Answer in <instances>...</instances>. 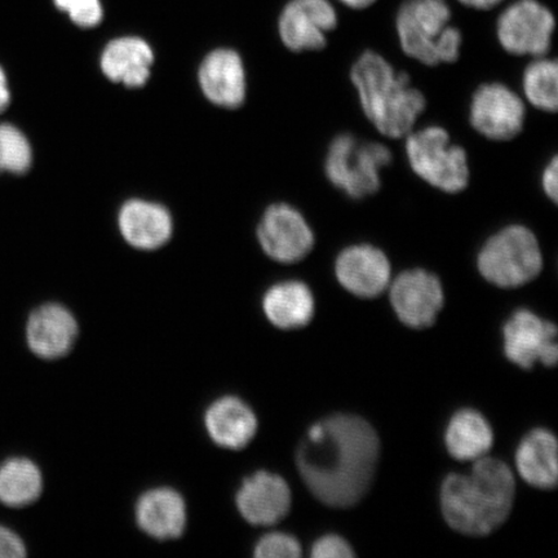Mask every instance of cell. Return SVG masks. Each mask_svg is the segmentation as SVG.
<instances>
[{"label": "cell", "mask_w": 558, "mask_h": 558, "mask_svg": "<svg viewBox=\"0 0 558 558\" xmlns=\"http://www.w3.org/2000/svg\"><path fill=\"white\" fill-rule=\"evenodd\" d=\"M80 326L74 314L58 303L38 306L27 318L25 337L31 352L40 360L54 361L73 351Z\"/></svg>", "instance_id": "cell-15"}, {"label": "cell", "mask_w": 558, "mask_h": 558, "mask_svg": "<svg viewBox=\"0 0 558 558\" xmlns=\"http://www.w3.org/2000/svg\"><path fill=\"white\" fill-rule=\"evenodd\" d=\"M351 78L368 121L389 138L408 136L427 101L411 87L407 73H397L380 54L367 51L352 68Z\"/></svg>", "instance_id": "cell-3"}, {"label": "cell", "mask_w": 558, "mask_h": 558, "mask_svg": "<svg viewBox=\"0 0 558 558\" xmlns=\"http://www.w3.org/2000/svg\"><path fill=\"white\" fill-rule=\"evenodd\" d=\"M523 94L536 109L556 113L558 107V68L555 60L538 58L522 78Z\"/></svg>", "instance_id": "cell-26"}, {"label": "cell", "mask_w": 558, "mask_h": 558, "mask_svg": "<svg viewBox=\"0 0 558 558\" xmlns=\"http://www.w3.org/2000/svg\"><path fill=\"white\" fill-rule=\"evenodd\" d=\"M135 520L138 529L153 539H179L187 525L186 501L172 487L149 488L136 500Z\"/></svg>", "instance_id": "cell-17"}, {"label": "cell", "mask_w": 558, "mask_h": 558, "mask_svg": "<svg viewBox=\"0 0 558 558\" xmlns=\"http://www.w3.org/2000/svg\"><path fill=\"white\" fill-rule=\"evenodd\" d=\"M263 311L271 325L295 330L308 325L314 314V298L303 282L277 283L263 298Z\"/></svg>", "instance_id": "cell-23"}, {"label": "cell", "mask_w": 558, "mask_h": 558, "mask_svg": "<svg viewBox=\"0 0 558 558\" xmlns=\"http://www.w3.org/2000/svg\"><path fill=\"white\" fill-rule=\"evenodd\" d=\"M506 357L522 368L530 369L536 362L553 367L558 360L557 327L527 310L512 314L505 325Z\"/></svg>", "instance_id": "cell-10"}, {"label": "cell", "mask_w": 558, "mask_h": 558, "mask_svg": "<svg viewBox=\"0 0 558 558\" xmlns=\"http://www.w3.org/2000/svg\"><path fill=\"white\" fill-rule=\"evenodd\" d=\"M314 558H351L353 549L338 535H326L314 543L312 549Z\"/></svg>", "instance_id": "cell-30"}, {"label": "cell", "mask_w": 558, "mask_h": 558, "mask_svg": "<svg viewBox=\"0 0 558 558\" xmlns=\"http://www.w3.org/2000/svg\"><path fill=\"white\" fill-rule=\"evenodd\" d=\"M254 555L257 558H298L302 556V546L295 536L276 532L256 543Z\"/></svg>", "instance_id": "cell-28"}, {"label": "cell", "mask_w": 558, "mask_h": 558, "mask_svg": "<svg viewBox=\"0 0 558 558\" xmlns=\"http://www.w3.org/2000/svg\"><path fill=\"white\" fill-rule=\"evenodd\" d=\"M201 87L219 107L239 108L246 96V78L240 56L229 50L209 53L199 70Z\"/></svg>", "instance_id": "cell-19"}, {"label": "cell", "mask_w": 558, "mask_h": 558, "mask_svg": "<svg viewBox=\"0 0 558 558\" xmlns=\"http://www.w3.org/2000/svg\"><path fill=\"white\" fill-rule=\"evenodd\" d=\"M525 105L520 96L501 83L483 85L472 97V128L495 142H507L518 136L525 124Z\"/></svg>", "instance_id": "cell-9"}, {"label": "cell", "mask_w": 558, "mask_h": 558, "mask_svg": "<svg viewBox=\"0 0 558 558\" xmlns=\"http://www.w3.org/2000/svg\"><path fill=\"white\" fill-rule=\"evenodd\" d=\"M335 275L351 294L372 299L379 296L388 288L390 263L378 247L355 244L341 251L335 263Z\"/></svg>", "instance_id": "cell-16"}, {"label": "cell", "mask_w": 558, "mask_h": 558, "mask_svg": "<svg viewBox=\"0 0 558 558\" xmlns=\"http://www.w3.org/2000/svg\"><path fill=\"white\" fill-rule=\"evenodd\" d=\"M26 556V546L21 536L10 527L0 525V558H21Z\"/></svg>", "instance_id": "cell-31"}, {"label": "cell", "mask_w": 558, "mask_h": 558, "mask_svg": "<svg viewBox=\"0 0 558 558\" xmlns=\"http://www.w3.org/2000/svg\"><path fill=\"white\" fill-rule=\"evenodd\" d=\"M407 155L411 169L436 190L456 194L470 183L469 157L462 146L452 145L448 131L437 125L410 132Z\"/></svg>", "instance_id": "cell-7"}, {"label": "cell", "mask_w": 558, "mask_h": 558, "mask_svg": "<svg viewBox=\"0 0 558 558\" xmlns=\"http://www.w3.org/2000/svg\"><path fill=\"white\" fill-rule=\"evenodd\" d=\"M340 2L351 7V9L362 10L375 3L376 0H340Z\"/></svg>", "instance_id": "cell-35"}, {"label": "cell", "mask_w": 558, "mask_h": 558, "mask_svg": "<svg viewBox=\"0 0 558 558\" xmlns=\"http://www.w3.org/2000/svg\"><path fill=\"white\" fill-rule=\"evenodd\" d=\"M392 162V153L380 143L339 135L327 151L325 171L333 186L348 197L362 199L381 187V171Z\"/></svg>", "instance_id": "cell-6"}, {"label": "cell", "mask_w": 558, "mask_h": 558, "mask_svg": "<svg viewBox=\"0 0 558 558\" xmlns=\"http://www.w3.org/2000/svg\"><path fill=\"white\" fill-rule=\"evenodd\" d=\"M477 267L487 282L501 289L532 282L543 269L538 239L526 227L504 228L481 248Z\"/></svg>", "instance_id": "cell-5"}, {"label": "cell", "mask_w": 558, "mask_h": 558, "mask_svg": "<svg viewBox=\"0 0 558 558\" xmlns=\"http://www.w3.org/2000/svg\"><path fill=\"white\" fill-rule=\"evenodd\" d=\"M493 442L490 424L474 410L458 411L446 430V446L451 457L458 460L483 458L492 449Z\"/></svg>", "instance_id": "cell-24"}, {"label": "cell", "mask_w": 558, "mask_h": 558, "mask_svg": "<svg viewBox=\"0 0 558 558\" xmlns=\"http://www.w3.org/2000/svg\"><path fill=\"white\" fill-rule=\"evenodd\" d=\"M543 191L547 197L557 204L558 199V159L554 157L547 165L542 177Z\"/></svg>", "instance_id": "cell-32"}, {"label": "cell", "mask_w": 558, "mask_h": 558, "mask_svg": "<svg viewBox=\"0 0 558 558\" xmlns=\"http://www.w3.org/2000/svg\"><path fill=\"white\" fill-rule=\"evenodd\" d=\"M379 453L372 424L338 414L312 425L299 446L296 465L314 497L332 508H349L372 486Z\"/></svg>", "instance_id": "cell-1"}, {"label": "cell", "mask_w": 558, "mask_h": 558, "mask_svg": "<svg viewBox=\"0 0 558 558\" xmlns=\"http://www.w3.org/2000/svg\"><path fill=\"white\" fill-rule=\"evenodd\" d=\"M515 464L529 485L550 490L557 486V439L547 429H534L522 439Z\"/></svg>", "instance_id": "cell-22"}, {"label": "cell", "mask_w": 558, "mask_h": 558, "mask_svg": "<svg viewBox=\"0 0 558 558\" xmlns=\"http://www.w3.org/2000/svg\"><path fill=\"white\" fill-rule=\"evenodd\" d=\"M120 228L131 246L156 250L170 240L172 220L162 206L145 201H130L120 214Z\"/></svg>", "instance_id": "cell-20"}, {"label": "cell", "mask_w": 558, "mask_h": 558, "mask_svg": "<svg viewBox=\"0 0 558 558\" xmlns=\"http://www.w3.org/2000/svg\"><path fill=\"white\" fill-rule=\"evenodd\" d=\"M555 17L536 0H520L498 21V39L508 53L542 58L550 48Z\"/></svg>", "instance_id": "cell-8"}, {"label": "cell", "mask_w": 558, "mask_h": 558, "mask_svg": "<svg viewBox=\"0 0 558 558\" xmlns=\"http://www.w3.org/2000/svg\"><path fill=\"white\" fill-rule=\"evenodd\" d=\"M389 296L401 323L413 329L434 325L445 303L441 281L424 269L403 271L390 286Z\"/></svg>", "instance_id": "cell-11"}, {"label": "cell", "mask_w": 558, "mask_h": 558, "mask_svg": "<svg viewBox=\"0 0 558 558\" xmlns=\"http://www.w3.org/2000/svg\"><path fill=\"white\" fill-rule=\"evenodd\" d=\"M514 477L494 458H480L470 474H450L441 488L446 522L457 532L483 536L504 525L513 506Z\"/></svg>", "instance_id": "cell-2"}, {"label": "cell", "mask_w": 558, "mask_h": 558, "mask_svg": "<svg viewBox=\"0 0 558 558\" xmlns=\"http://www.w3.org/2000/svg\"><path fill=\"white\" fill-rule=\"evenodd\" d=\"M291 499L290 486L281 476L259 471L242 481L235 506L251 525L271 526L289 514Z\"/></svg>", "instance_id": "cell-14"}, {"label": "cell", "mask_w": 558, "mask_h": 558, "mask_svg": "<svg viewBox=\"0 0 558 558\" xmlns=\"http://www.w3.org/2000/svg\"><path fill=\"white\" fill-rule=\"evenodd\" d=\"M54 4L81 27H94L102 19L100 0H54Z\"/></svg>", "instance_id": "cell-29"}, {"label": "cell", "mask_w": 558, "mask_h": 558, "mask_svg": "<svg viewBox=\"0 0 558 558\" xmlns=\"http://www.w3.org/2000/svg\"><path fill=\"white\" fill-rule=\"evenodd\" d=\"M337 24V12L327 0H291L279 20V33L291 51H318Z\"/></svg>", "instance_id": "cell-13"}, {"label": "cell", "mask_w": 558, "mask_h": 558, "mask_svg": "<svg viewBox=\"0 0 558 558\" xmlns=\"http://www.w3.org/2000/svg\"><path fill=\"white\" fill-rule=\"evenodd\" d=\"M44 493V474L29 458L13 457L0 465V504L10 508L32 506Z\"/></svg>", "instance_id": "cell-25"}, {"label": "cell", "mask_w": 558, "mask_h": 558, "mask_svg": "<svg viewBox=\"0 0 558 558\" xmlns=\"http://www.w3.org/2000/svg\"><path fill=\"white\" fill-rule=\"evenodd\" d=\"M259 241L270 259L292 264L308 256L314 246V234L298 209L289 205H275L263 216Z\"/></svg>", "instance_id": "cell-12"}, {"label": "cell", "mask_w": 558, "mask_h": 558, "mask_svg": "<svg viewBox=\"0 0 558 558\" xmlns=\"http://www.w3.org/2000/svg\"><path fill=\"white\" fill-rule=\"evenodd\" d=\"M205 428L211 441L227 450H242L256 436V414L240 397L228 395L208 404L204 416Z\"/></svg>", "instance_id": "cell-18"}, {"label": "cell", "mask_w": 558, "mask_h": 558, "mask_svg": "<svg viewBox=\"0 0 558 558\" xmlns=\"http://www.w3.org/2000/svg\"><path fill=\"white\" fill-rule=\"evenodd\" d=\"M450 19L444 0H408L397 15L403 52L428 66L456 62L462 34L450 26Z\"/></svg>", "instance_id": "cell-4"}, {"label": "cell", "mask_w": 558, "mask_h": 558, "mask_svg": "<svg viewBox=\"0 0 558 558\" xmlns=\"http://www.w3.org/2000/svg\"><path fill=\"white\" fill-rule=\"evenodd\" d=\"M155 60L151 48L145 40L128 37L120 38L105 48L101 68L111 82L136 88L149 80L150 66Z\"/></svg>", "instance_id": "cell-21"}, {"label": "cell", "mask_w": 558, "mask_h": 558, "mask_svg": "<svg viewBox=\"0 0 558 558\" xmlns=\"http://www.w3.org/2000/svg\"><path fill=\"white\" fill-rule=\"evenodd\" d=\"M11 100V94L9 85H7L5 74L3 69L0 68V113L9 107Z\"/></svg>", "instance_id": "cell-33"}, {"label": "cell", "mask_w": 558, "mask_h": 558, "mask_svg": "<svg viewBox=\"0 0 558 558\" xmlns=\"http://www.w3.org/2000/svg\"><path fill=\"white\" fill-rule=\"evenodd\" d=\"M460 2L471 7V9L490 10L493 7L499 4L501 0H460Z\"/></svg>", "instance_id": "cell-34"}, {"label": "cell", "mask_w": 558, "mask_h": 558, "mask_svg": "<svg viewBox=\"0 0 558 558\" xmlns=\"http://www.w3.org/2000/svg\"><path fill=\"white\" fill-rule=\"evenodd\" d=\"M33 153L23 132L0 124V172L24 173L31 169Z\"/></svg>", "instance_id": "cell-27"}]
</instances>
